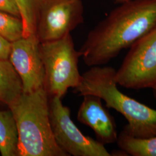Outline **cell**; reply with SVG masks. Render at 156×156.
I'll use <instances>...</instances> for the list:
<instances>
[{
    "label": "cell",
    "mask_w": 156,
    "mask_h": 156,
    "mask_svg": "<svg viewBox=\"0 0 156 156\" xmlns=\"http://www.w3.org/2000/svg\"><path fill=\"white\" fill-rule=\"evenodd\" d=\"M156 28V0L122 4L90 31L79 51L87 66H103Z\"/></svg>",
    "instance_id": "1"
},
{
    "label": "cell",
    "mask_w": 156,
    "mask_h": 156,
    "mask_svg": "<svg viewBox=\"0 0 156 156\" xmlns=\"http://www.w3.org/2000/svg\"><path fill=\"white\" fill-rule=\"evenodd\" d=\"M116 70L111 67L94 66L82 75L80 83L73 89L76 94L94 95L106 103V107L121 113L128 124L123 128L135 138L156 136V109L121 92L115 79Z\"/></svg>",
    "instance_id": "2"
},
{
    "label": "cell",
    "mask_w": 156,
    "mask_h": 156,
    "mask_svg": "<svg viewBox=\"0 0 156 156\" xmlns=\"http://www.w3.org/2000/svg\"><path fill=\"white\" fill-rule=\"evenodd\" d=\"M18 131V156H68L55 139L45 88L23 93L8 106Z\"/></svg>",
    "instance_id": "3"
},
{
    "label": "cell",
    "mask_w": 156,
    "mask_h": 156,
    "mask_svg": "<svg viewBox=\"0 0 156 156\" xmlns=\"http://www.w3.org/2000/svg\"><path fill=\"white\" fill-rule=\"evenodd\" d=\"M39 51L45 70V86L49 98H62L69 88L80 83L78 68L80 53L75 48L68 34L62 38L39 44Z\"/></svg>",
    "instance_id": "4"
},
{
    "label": "cell",
    "mask_w": 156,
    "mask_h": 156,
    "mask_svg": "<svg viewBox=\"0 0 156 156\" xmlns=\"http://www.w3.org/2000/svg\"><path fill=\"white\" fill-rule=\"evenodd\" d=\"M117 84L128 89H153L156 86V28L129 48L119 69Z\"/></svg>",
    "instance_id": "5"
},
{
    "label": "cell",
    "mask_w": 156,
    "mask_h": 156,
    "mask_svg": "<svg viewBox=\"0 0 156 156\" xmlns=\"http://www.w3.org/2000/svg\"><path fill=\"white\" fill-rule=\"evenodd\" d=\"M49 117L55 139L68 156H111L97 140L84 135L71 119V111L53 97L49 100Z\"/></svg>",
    "instance_id": "6"
},
{
    "label": "cell",
    "mask_w": 156,
    "mask_h": 156,
    "mask_svg": "<svg viewBox=\"0 0 156 156\" xmlns=\"http://www.w3.org/2000/svg\"><path fill=\"white\" fill-rule=\"evenodd\" d=\"M81 0H43L36 35L40 42L62 38L83 23Z\"/></svg>",
    "instance_id": "7"
},
{
    "label": "cell",
    "mask_w": 156,
    "mask_h": 156,
    "mask_svg": "<svg viewBox=\"0 0 156 156\" xmlns=\"http://www.w3.org/2000/svg\"><path fill=\"white\" fill-rule=\"evenodd\" d=\"M37 35L22 37L11 42L9 60L22 80L24 93L44 88L45 70Z\"/></svg>",
    "instance_id": "8"
},
{
    "label": "cell",
    "mask_w": 156,
    "mask_h": 156,
    "mask_svg": "<svg viewBox=\"0 0 156 156\" xmlns=\"http://www.w3.org/2000/svg\"><path fill=\"white\" fill-rule=\"evenodd\" d=\"M101 100L94 95H83L77 113V120L94 131L97 140L101 144H114L118 137L117 126L114 117L103 106Z\"/></svg>",
    "instance_id": "9"
},
{
    "label": "cell",
    "mask_w": 156,
    "mask_h": 156,
    "mask_svg": "<svg viewBox=\"0 0 156 156\" xmlns=\"http://www.w3.org/2000/svg\"><path fill=\"white\" fill-rule=\"evenodd\" d=\"M23 92L22 80L9 60H0V105L8 108Z\"/></svg>",
    "instance_id": "10"
},
{
    "label": "cell",
    "mask_w": 156,
    "mask_h": 156,
    "mask_svg": "<svg viewBox=\"0 0 156 156\" xmlns=\"http://www.w3.org/2000/svg\"><path fill=\"white\" fill-rule=\"evenodd\" d=\"M18 131L11 111H0V153L2 156H18Z\"/></svg>",
    "instance_id": "11"
},
{
    "label": "cell",
    "mask_w": 156,
    "mask_h": 156,
    "mask_svg": "<svg viewBox=\"0 0 156 156\" xmlns=\"http://www.w3.org/2000/svg\"><path fill=\"white\" fill-rule=\"evenodd\" d=\"M117 146L127 156H156V136L138 138L129 135L123 128L118 134Z\"/></svg>",
    "instance_id": "12"
},
{
    "label": "cell",
    "mask_w": 156,
    "mask_h": 156,
    "mask_svg": "<svg viewBox=\"0 0 156 156\" xmlns=\"http://www.w3.org/2000/svg\"><path fill=\"white\" fill-rule=\"evenodd\" d=\"M43 0H16L23 24V37L36 35L39 9Z\"/></svg>",
    "instance_id": "13"
},
{
    "label": "cell",
    "mask_w": 156,
    "mask_h": 156,
    "mask_svg": "<svg viewBox=\"0 0 156 156\" xmlns=\"http://www.w3.org/2000/svg\"><path fill=\"white\" fill-rule=\"evenodd\" d=\"M0 35L11 42L23 37L22 19L0 11Z\"/></svg>",
    "instance_id": "14"
},
{
    "label": "cell",
    "mask_w": 156,
    "mask_h": 156,
    "mask_svg": "<svg viewBox=\"0 0 156 156\" xmlns=\"http://www.w3.org/2000/svg\"><path fill=\"white\" fill-rule=\"evenodd\" d=\"M0 11L21 19L16 0H0Z\"/></svg>",
    "instance_id": "15"
},
{
    "label": "cell",
    "mask_w": 156,
    "mask_h": 156,
    "mask_svg": "<svg viewBox=\"0 0 156 156\" xmlns=\"http://www.w3.org/2000/svg\"><path fill=\"white\" fill-rule=\"evenodd\" d=\"M11 49V42L0 35V60H8Z\"/></svg>",
    "instance_id": "16"
},
{
    "label": "cell",
    "mask_w": 156,
    "mask_h": 156,
    "mask_svg": "<svg viewBox=\"0 0 156 156\" xmlns=\"http://www.w3.org/2000/svg\"><path fill=\"white\" fill-rule=\"evenodd\" d=\"M115 2H116L117 3H119L120 4H124V3H126V2H131L133 1H135V0H113Z\"/></svg>",
    "instance_id": "17"
},
{
    "label": "cell",
    "mask_w": 156,
    "mask_h": 156,
    "mask_svg": "<svg viewBox=\"0 0 156 156\" xmlns=\"http://www.w3.org/2000/svg\"><path fill=\"white\" fill-rule=\"evenodd\" d=\"M153 90V93H154V96L156 97V86H155L154 88H153L152 89Z\"/></svg>",
    "instance_id": "18"
}]
</instances>
